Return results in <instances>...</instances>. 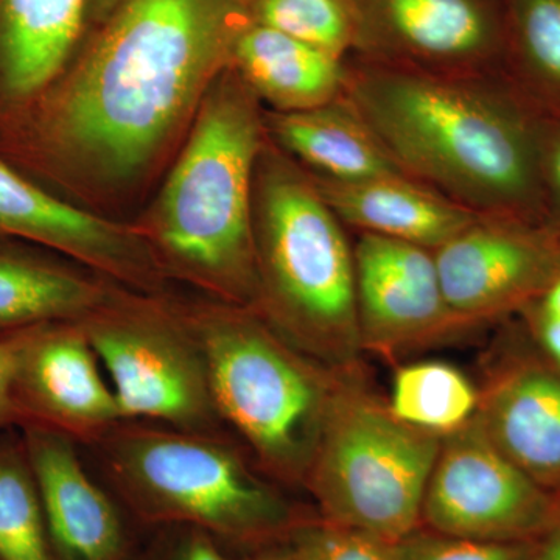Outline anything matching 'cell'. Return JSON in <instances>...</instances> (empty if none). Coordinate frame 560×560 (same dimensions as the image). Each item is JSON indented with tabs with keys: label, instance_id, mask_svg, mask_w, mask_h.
I'll return each mask as SVG.
<instances>
[{
	"label": "cell",
	"instance_id": "6da1fadb",
	"mask_svg": "<svg viewBox=\"0 0 560 560\" xmlns=\"http://www.w3.org/2000/svg\"><path fill=\"white\" fill-rule=\"evenodd\" d=\"M246 20L237 0H121L75 68L0 124V158L57 179L132 178L230 66Z\"/></svg>",
	"mask_w": 560,
	"mask_h": 560
},
{
	"label": "cell",
	"instance_id": "7a4b0ae2",
	"mask_svg": "<svg viewBox=\"0 0 560 560\" xmlns=\"http://www.w3.org/2000/svg\"><path fill=\"white\" fill-rule=\"evenodd\" d=\"M346 98L405 175L480 217L545 224L540 116L504 77L346 58Z\"/></svg>",
	"mask_w": 560,
	"mask_h": 560
},
{
	"label": "cell",
	"instance_id": "3957f363",
	"mask_svg": "<svg viewBox=\"0 0 560 560\" xmlns=\"http://www.w3.org/2000/svg\"><path fill=\"white\" fill-rule=\"evenodd\" d=\"M260 105L231 66L221 70L143 234L162 271L253 311L259 300L254 176L268 140Z\"/></svg>",
	"mask_w": 560,
	"mask_h": 560
},
{
	"label": "cell",
	"instance_id": "277c9868",
	"mask_svg": "<svg viewBox=\"0 0 560 560\" xmlns=\"http://www.w3.org/2000/svg\"><path fill=\"white\" fill-rule=\"evenodd\" d=\"M253 230L259 275L254 311L329 370L359 368L353 245L311 175L270 139L254 176Z\"/></svg>",
	"mask_w": 560,
	"mask_h": 560
},
{
	"label": "cell",
	"instance_id": "5b68a950",
	"mask_svg": "<svg viewBox=\"0 0 560 560\" xmlns=\"http://www.w3.org/2000/svg\"><path fill=\"white\" fill-rule=\"evenodd\" d=\"M183 313L223 425L245 441L267 477L304 488L338 371L291 346L253 308L219 302Z\"/></svg>",
	"mask_w": 560,
	"mask_h": 560
},
{
	"label": "cell",
	"instance_id": "8992f818",
	"mask_svg": "<svg viewBox=\"0 0 560 560\" xmlns=\"http://www.w3.org/2000/svg\"><path fill=\"white\" fill-rule=\"evenodd\" d=\"M94 447L106 477L143 521L267 545L287 539L302 518L220 436L121 422Z\"/></svg>",
	"mask_w": 560,
	"mask_h": 560
},
{
	"label": "cell",
	"instance_id": "52a82bcc",
	"mask_svg": "<svg viewBox=\"0 0 560 560\" xmlns=\"http://www.w3.org/2000/svg\"><path fill=\"white\" fill-rule=\"evenodd\" d=\"M441 442L393 416L360 368L338 371L304 488L320 517L396 544L422 526Z\"/></svg>",
	"mask_w": 560,
	"mask_h": 560
},
{
	"label": "cell",
	"instance_id": "ba28073f",
	"mask_svg": "<svg viewBox=\"0 0 560 560\" xmlns=\"http://www.w3.org/2000/svg\"><path fill=\"white\" fill-rule=\"evenodd\" d=\"M79 323L124 422L220 436L205 355L183 311L116 290Z\"/></svg>",
	"mask_w": 560,
	"mask_h": 560
},
{
	"label": "cell",
	"instance_id": "9c48e42d",
	"mask_svg": "<svg viewBox=\"0 0 560 560\" xmlns=\"http://www.w3.org/2000/svg\"><path fill=\"white\" fill-rule=\"evenodd\" d=\"M559 497L540 488L488 440L477 420L442 438L427 485L422 526L490 541H537Z\"/></svg>",
	"mask_w": 560,
	"mask_h": 560
},
{
	"label": "cell",
	"instance_id": "30bf717a",
	"mask_svg": "<svg viewBox=\"0 0 560 560\" xmlns=\"http://www.w3.org/2000/svg\"><path fill=\"white\" fill-rule=\"evenodd\" d=\"M353 57L442 77H504V0H350Z\"/></svg>",
	"mask_w": 560,
	"mask_h": 560
},
{
	"label": "cell",
	"instance_id": "8fae6325",
	"mask_svg": "<svg viewBox=\"0 0 560 560\" xmlns=\"http://www.w3.org/2000/svg\"><path fill=\"white\" fill-rule=\"evenodd\" d=\"M353 256L363 350L396 360L477 329L445 300L433 249L359 234Z\"/></svg>",
	"mask_w": 560,
	"mask_h": 560
},
{
	"label": "cell",
	"instance_id": "7c38bea8",
	"mask_svg": "<svg viewBox=\"0 0 560 560\" xmlns=\"http://www.w3.org/2000/svg\"><path fill=\"white\" fill-rule=\"evenodd\" d=\"M2 337L13 363L21 429L44 427L94 447L124 422L79 320L38 324Z\"/></svg>",
	"mask_w": 560,
	"mask_h": 560
},
{
	"label": "cell",
	"instance_id": "4fadbf2b",
	"mask_svg": "<svg viewBox=\"0 0 560 560\" xmlns=\"http://www.w3.org/2000/svg\"><path fill=\"white\" fill-rule=\"evenodd\" d=\"M445 300L474 327L522 312L560 272V235L545 224L478 217L434 249Z\"/></svg>",
	"mask_w": 560,
	"mask_h": 560
},
{
	"label": "cell",
	"instance_id": "5bb4252c",
	"mask_svg": "<svg viewBox=\"0 0 560 560\" xmlns=\"http://www.w3.org/2000/svg\"><path fill=\"white\" fill-rule=\"evenodd\" d=\"M0 238L36 243L139 291L164 276L142 232L58 200L0 158Z\"/></svg>",
	"mask_w": 560,
	"mask_h": 560
},
{
	"label": "cell",
	"instance_id": "9a60e30c",
	"mask_svg": "<svg viewBox=\"0 0 560 560\" xmlns=\"http://www.w3.org/2000/svg\"><path fill=\"white\" fill-rule=\"evenodd\" d=\"M22 431L55 560H127L120 512L84 469L77 442L39 425Z\"/></svg>",
	"mask_w": 560,
	"mask_h": 560
},
{
	"label": "cell",
	"instance_id": "2e32d148",
	"mask_svg": "<svg viewBox=\"0 0 560 560\" xmlns=\"http://www.w3.org/2000/svg\"><path fill=\"white\" fill-rule=\"evenodd\" d=\"M474 419L514 466L560 497V371L547 357L500 364L480 386Z\"/></svg>",
	"mask_w": 560,
	"mask_h": 560
},
{
	"label": "cell",
	"instance_id": "e0dca14e",
	"mask_svg": "<svg viewBox=\"0 0 560 560\" xmlns=\"http://www.w3.org/2000/svg\"><path fill=\"white\" fill-rule=\"evenodd\" d=\"M311 178L341 223L359 234L434 250L480 217L407 175L363 180Z\"/></svg>",
	"mask_w": 560,
	"mask_h": 560
},
{
	"label": "cell",
	"instance_id": "ac0fdd59",
	"mask_svg": "<svg viewBox=\"0 0 560 560\" xmlns=\"http://www.w3.org/2000/svg\"><path fill=\"white\" fill-rule=\"evenodd\" d=\"M90 0H0V124L61 75Z\"/></svg>",
	"mask_w": 560,
	"mask_h": 560
},
{
	"label": "cell",
	"instance_id": "d6986e66",
	"mask_svg": "<svg viewBox=\"0 0 560 560\" xmlns=\"http://www.w3.org/2000/svg\"><path fill=\"white\" fill-rule=\"evenodd\" d=\"M230 66L275 113L312 109L345 95L346 58L249 20L235 33Z\"/></svg>",
	"mask_w": 560,
	"mask_h": 560
},
{
	"label": "cell",
	"instance_id": "ffe728a7",
	"mask_svg": "<svg viewBox=\"0 0 560 560\" xmlns=\"http://www.w3.org/2000/svg\"><path fill=\"white\" fill-rule=\"evenodd\" d=\"M272 145L308 175L363 180L405 175L346 95L316 108L265 113Z\"/></svg>",
	"mask_w": 560,
	"mask_h": 560
},
{
	"label": "cell",
	"instance_id": "44dd1931",
	"mask_svg": "<svg viewBox=\"0 0 560 560\" xmlns=\"http://www.w3.org/2000/svg\"><path fill=\"white\" fill-rule=\"evenodd\" d=\"M116 289L38 254L0 245V330L81 320Z\"/></svg>",
	"mask_w": 560,
	"mask_h": 560
},
{
	"label": "cell",
	"instance_id": "7402d4cb",
	"mask_svg": "<svg viewBox=\"0 0 560 560\" xmlns=\"http://www.w3.org/2000/svg\"><path fill=\"white\" fill-rule=\"evenodd\" d=\"M504 79L541 117H560V0H504Z\"/></svg>",
	"mask_w": 560,
	"mask_h": 560
},
{
	"label": "cell",
	"instance_id": "603a6c76",
	"mask_svg": "<svg viewBox=\"0 0 560 560\" xmlns=\"http://www.w3.org/2000/svg\"><path fill=\"white\" fill-rule=\"evenodd\" d=\"M480 404V388L445 361H416L396 371L389 411L400 422L445 438L466 427Z\"/></svg>",
	"mask_w": 560,
	"mask_h": 560
},
{
	"label": "cell",
	"instance_id": "cb8c5ba5",
	"mask_svg": "<svg viewBox=\"0 0 560 560\" xmlns=\"http://www.w3.org/2000/svg\"><path fill=\"white\" fill-rule=\"evenodd\" d=\"M0 560H55L24 442L0 438Z\"/></svg>",
	"mask_w": 560,
	"mask_h": 560
},
{
	"label": "cell",
	"instance_id": "d4e9b609",
	"mask_svg": "<svg viewBox=\"0 0 560 560\" xmlns=\"http://www.w3.org/2000/svg\"><path fill=\"white\" fill-rule=\"evenodd\" d=\"M245 9L250 22L335 57L348 58L355 47V14L350 0H249Z\"/></svg>",
	"mask_w": 560,
	"mask_h": 560
},
{
	"label": "cell",
	"instance_id": "484cf974",
	"mask_svg": "<svg viewBox=\"0 0 560 560\" xmlns=\"http://www.w3.org/2000/svg\"><path fill=\"white\" fill-rule=\"evenodd\" d=\"M287 544L296 560H397L393 541L323 517H302Z\"/></svg>",
	"mask_w": 560,
	"mask_h": 560
},
{
	"label": "cell",
	"instance_id": "4316f807",
	"mask_svg": "<svg viewBox=\"0 0 560 560\" xmlns=\"http://www.w3.org/2000/svg\"><path fill=\"white\" fill-rule=\"evenodd\" d=\"M397 560H534L536 541H490L420 528L394 544Z\"/></svg>",
	"mask_w": 560,
	"mask_h": 560
},
{
	"label": "cell",
	"instance_id": "83f0119b",
	"mask_svg": "<svg viewBox=\"0 0 560 560\" xmlns=\"http://www.w3.org/2000/svg\"><path fill=\"white\" fill-rule=\"evenodd\" d=\"M539 164L545 226L560 235V117H541Z\"/></svg>",
	"mask_w": 560,
	"mask_h": 560
},
{
	"label": "cell",
	"instance_id": "f1b7e54d",
	"mask_svg": "<svg viewBox=\"0 0 560 560\" xmlns=\"http://www.w3.org/2000/svg\"><path fill=\"white\" fill-rule=\"evenodd\" d=\"M521 313L545 357L560 371V313L541 311L533 304L526 305Z\"/></svg>",
	"mask_w": 560,
	"mask_h": 560
},
{
	"label": "cell",
	"instance_id": "f546056e",
	"mask_svg": "<svg viewBox=\"0 0 560 560\" xmlns=\"http://www.w3.org/2000/svg\"><path fill=\"white\" fill-rule=\"evenodd\" d=\"M21 427L20 412L13 390V363L9 342L0 335V431L7 427Z\"/></svg>",
	"mask_w": 560,
	"mask_h": 560
},
{
	"label": "cell",
	"instance_id": "4dcf8cb0",
	"mask_svg": "<svg viewBox=\"0 0 560 560\" xmlns=\"http://www.w3.org/2000/svg\"><path fill=\"white\" fill-rule=\"evenodd\" d=\"M172 560H231L221 552L210 534L201 529L189 528L176 540Z\"/></svg>",
	"mask_w": 560,
	"mask_h": 560
},
{
	"label": "cell",
	"instance_id": "1f68e13d",
	"mask_svg": "<svg viewBox=\"0 0 560 560\" xmlns=\"http://www.w3.org/2000/svg\"><path fill=\"white\" fill-rule=\"evenodd\" d=\"M534 560H560V497L558 512L547 533L536 541Z\"/></svg>",
	"mask_w": 560,
	"mask_h": 560
},
{
	"label": "cell",
	"instance_id": "d6a6232c",
	"mask_svg": "<svg viewBox=\"0 0 560 560\" xmlns=\"http://www.w3.org/2000/svg\"><path fill=\"white\" fill-rule=\"evenodd\" d=\"M176 541H171V537H161L153 545L135 560H172L173 550Z\"/></svg>",
	"mask_w": 560,
	"mask_h": 560
},
{
	"label": "cell",
	"instance_id": "836d02e7",
	"mask_svg": "<svg viewBox=\"0 0 560 560\" xmlns=\"http://www.w3.org/2000/svg\"><path fill=\"white\" fill-rule=\"evenodd\" d=\"M245 560H296L294 559L293 551L285 545H272L268 550L257 552V555L250 556Z\"/></svg>",
	"mask_w": 560,
	"mask_h": 560
},
{
	"label": "cell",
	"instance_id": "e575fe53",
	"mask_svg": "<svg viewBox=\"0 0 560 560\" xmlns=\"http://www.w3.org/2000/svg\"><path fill=\"white\" fill-rule=\"evenodd\" d=\"M121 0H94L95 10L101 14H108L109 11H114L119 7Z\"/></svg>",
	"mask_w": 560,
	"mask_h": 560
},
{
	"label": "cell",
	"instance_id": "d590c367",
	"mask_svg": "<svg viewBox=\"0 0 560 560\" xmlns=\"http://www.w3.org/2000/svg\"><path fill=\"white\" fill-rule=\"evenodd\" d=\"M238 3H242L243 7H246V3L249 2V0H237Z\"/></svg>",
	"mask_w": 560,
	"mask_h": 560
}]
</instances>
